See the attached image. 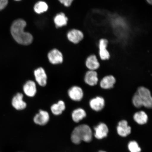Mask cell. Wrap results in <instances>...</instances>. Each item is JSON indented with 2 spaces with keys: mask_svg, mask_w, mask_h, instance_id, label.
<instances>
[{
  "mask_svg": "<svg viewBox=\"0 0 152 152\" xmlns=\"http://www.w3.org/2000/svg\"><path fill=\"white\" fill-rule=\"evenodd\" d=\"M86 65L90 71H95L99 67L100 64L96 56L94 55H92L87 58Z\"/></svg>",
  "mask_w": 152,
  "mask_h": 152,
  "instance_id": "cell-16",
  "label": "cell"
},
{
  "mask_svg": "<svg viewBox=\"0 0 152 152\" xmlns=\"http://www.w3.org/2000/svg\"></svg>",
  "mask_w": 152,
  "mask_h": 152,
  "instance_id": "cell-30",
  "label": "cell"
},
{
  "mask_svg": "<svg viewBox=\"0 0 152 152\" xmlns=\"http://www.w3.org/2000/svg\"><path fill=\"white\" fill-rule=\"evenodd\" d=\"M8 3V0H0V10L4 9Z\"/></svg>",
  "mask_w": 152,
  "mask_h": 152,
  "instance_id": "cell-26",
  "label": "cell"
},
{
  "mask_svg": "<svg viewBox=\"0 0 152 152\" xmlns=\"http://www.w3.org/2000/svg\"><path fill=\"white\" fill-rule=\"evenodd\" d=\"M98 79L97 72L94 71L87 72L85 77V83L91 86H94L97 84Z\"/></svg>",
  "mask_w": 152,
  "mask_h": 152,
  "instance_id": "cell-15",
  "label": "cell"
},
{
  "mask_svg": "<svg viewBox=\"0 0 152 152\" xmlns=\"http://www.w3.org/2000/svg\"><path fill=\"white\" fill-rule=\"evenodd\" d=\"M90 104L92 109L96 111H99L103 109L104 106V100L102 97L97 96L91 100Z\"/></svg>",
  "mask_w": 152,
  "mask_h": 152,
  "instance_id": "cell-14",
  "label": "cell"
},
{
  "mask_svg": "<svg viewBox=\"0 0 152 152\" xmlns=\"http://www.w3.org/2000/svg\"><path fill=\"white\" fill-rule=\"evenodd\" d=\"M137 92L140 96L143 106L150 109L152 106V98L151 92L147 88L144 87H140Z\"/></svg>",
  "mask_w": 152,
  "mask_h": 152,
  "instance_id": "cell-3",
  "label": "cell"
},
{
  "mask_svg": "<svg viewBox=\"0 0 152 152\" xmlns=\"http://www.w3.org/2000/svg\"><path fill=\"white\" fill-rule=\"evenodd\" d=\"M48 58L49 62L54 64H61L63 61V56L62 53L56 49L49 53Z\"/></svg>",
  "mask_w": 152,
  "mask_h": 152,
  "instance_id": "cell-9",
  "label": "cell"
},
{
  "mask_svg": "<svg viewBox=\"0 0 152 152\" xmlns=\"http://www.w3.org/2000/svg\"><path fill=\"white\" fill-rule=\"evenodd\" d=\"M108 41L105 39H101L99 43V54L100 58L102 60H105L109 59L110 54L106 48L107 47Z\"/></svg>",
  "mask_w": 152,
  "mask_h": 152,
  "instance_id": "cell-7",
  "label": "cell"
},
{
  "mask_svg": "<svg viewBox=\"0 0 152 152\" xmlns=\"http://www.w3.org/2000/svg\"><path fill=\"white\" fill-rule=\"evenodd\" d=\"M97 152H107L106 151H98Z\"/></svg>",
  "mask_w": 152,
  "mask_h": 152,
  "instance_id": "cell-28",
  "label": "cell"
},
{
  "mask_svg": "<svg viewBox=\"0 0 152 152\" xmlns=\"http://www.w3.org/2000/svg\"><path fill=\"white\" fill-rule=\"evenodd\" d=\"M86 116V113L85 110L81 108L76 109L72 113V119L75 123H79Z\"/></svg>",
  "mask_w": 152,
  "mask_h": 152,
  "instance_id": "cell-20",
  "label": "cell"
},
{
  "mask_svg": "<svg viewBox=\"0 0 152 152\" xmlns=\"http://www.w3.org/2000/svg\"><path fill=\"white\" fill-rule=\"evenodd\" d=\"M36 81L41 86H45L47 83V75L43 68L39 67L34 72Z\"/></svg>",
  "mask_w": 152,
  "mask_h": 152,
  "instance_id": "cell-8",
  "label": "cell"
},
{
  "mask_svg": "<svg viewBox=\"0 0 152 152\" xmlns=\"http://www.w3.org/2000/svg\"><path fill=\"white\" fill-rule=\"evenodd\" d=\"M84 37L83 32L80 30L74 29L68 32L67 37L71 42L77 44L80 42Z\"/></svg>",
  "mask_w": 152,
  "mask_h": 152,
  "instance_id": "cell-12",
  "label": "cell"
},
{
  "mask_svg": "<svg viewBox=\"0 0 152 152\" xmlns=\"http://www.w3.org/2000/svg\"><path fill=\"white\" fill-rule=\"evenodd\" d=\"M147 2L150 4L151 5L152 3V0H147Z\"/></svg>",
  "mask_w": 152,
  "mask_h": 152,
  "instance_id": "cell-27",
  "label": "cell"
},
{
  "mask_svg": "<svg viewBox=\"0 0 152 152\" xmlns=\"http://www.w3.org/2000/svg\"><path fill=\"white\" fill-rule=\"evenodd\" d=\"M48 5L44 1H40L34 6V10L37 14H40L46 11L48 9Z\"/></svg>",
  "mask_w": 152,
  "mask_h": 152,
  "instance_id": "cell-22",
  "label": "cell"
},
{
  "mask_svg": "<svg viewBox=\"0 0 152 152\" xmlns=\"http://www.w3.org/2000/svg\"><path fill=\"white\" fill-rule=\"evenodd\" d=\"M118 134L122 137H126L131 134L132 128L129 126L128 121L126 120L120 121L117 127Z\"/></svg>",
  "mask_w": 152,
  "mask_h": 152,
  "instance_id": "cell-5",
  "label": "cell"
},
{
  "mask_svg": "<svg viewBox=\"0 0 152 152\" xmlns=\"http://www.w3.org/2000/svg\"><path fill=\"white\" fill-rule=\"evenodd\" d=\"M132 102L135 107L137 108L141 107L143 106L142 102L139 95L137 92H136L133 96L132 98Z\"/></svg>",
  "mask_w": 152,
  "mask_h": 152,
  "instance_id": "cell-24",
  "label": "cell"
},
{
  "mask_svg": "<svg viewBox=\"0 0 152 152\" xmlns=\"http://www.w3.org/2000/svg\"><path fill=\"white\" fill-rule=\"evenodd\" d=\"M15 1H21V0H15Z\"/></svg>",
  "mask_w": 152,
  "mask_h": 152,
  "instance_id": "cell-29",
  "label": "cell"
},
{
  "mask_svg": "<svg viewBox=\"0 0 152 152\" xmlns=\"http://www.w3.org/2000/svg\"><path fill=\"white\" fill-rule=\"evenodd\" d=\"M134 119L138 124L140 125H144L147 122L148 116L145 112L140 111L134 114Z\"/></svg>",
  "mask_w": 152,
  "mask_h": 152,
  "instance_id": "cell-18",
  "label": "cell"
},
{
  "mask_svg": "<svg viewBox=\"0 0 152 152\" xmlns=\"http://www.w3.org/2000/svg\"><path fill=\"white\" fill-rule=\"evenodd\" d=\"M68 96L71 99L75 101H80L83 97V92L80 87H72L68 91Z\"/></svg>",
  "mask_w": 152,
  "mask_h": 152,
  "instance_id": "cell-10",
  "label": "cell"
},
{
  "mask_svg": "<svg viewBox=\"0 0 152 152\" xmlns=\"http://www.w3.org/2000/svg\"><path fill=\"white\" fill-rule=\"evenodd\" d=\"M93 134L92 129L88 125H79L73 129L71 135V140L73 144L79 145L82 142L89 143L92 141Z\"/></svg>",
  "mask_w": 152,
  "mask_h": 152,
  "instance_id": "cell-2",
  "label": "cell"
},
{
  "mask_svg": "<svg viewBox=\"0 0 152 152\" xmlns=\"http://www.w3.org/2000/svg\"><path fill=\"white\" fill-rule=\"evenodd\" d=\"M23 95L21 93H18L13 97L12 105L17 110H23L26 107V104L23 100Z\"/></svg>",
  "mask_w": 152,
  "mask_h": 152,
  "instance_id": "cell-11",
  "label": "cell"
},
{
  "mask_svg": "<svg viewBox=\"0 0 152 152\" xmlns=\"http://www.w3.org/2000/svg\"><path fill=\"white\" fill-rule=\"evenodd\" d=\"M58 1L65 6L68 7L71 5L73 0H58Z\"/></svg>",
  "mask_w": 152,
  "mask_h": 152,
  "instance_id": "cell-25",
  "label": "cell"
},
{
  "mask_svg": "<svg viewBox=\"0 0 152 152\" xmlns=\"http://www.w3.org/2000/svg\"><path fill=\"white\" fill-rule=\"evenodd\" d=\"M50 117L49 113L44 110H39L34 118V121L36 124L40 126H44L49 122Z\"/></svg>",
  "mask_w": 152,
  "mask_h": 152,
  "instance_id": "cell-6",
  "label": "cell"
},
{
  "mask_svg": "<svg viewBox=\"0 0 152 152\" xmlns=\"http://www.w3.org/2000/svg\"><path fill=\"white\" fill-rule=\"evenodd\" d=\"M94 136L98 140H102L107 137L109 129L107 125L103 123H100L94 128Z\"/></svg>",
  "mask_w": 152,
  "mask_h": 152,
  "instance_id": "cell-4",
  "label": "cell"
},
{
  "mask_svg": "<svg viewBox=\"0 0 152 152\" xmlns=\"http://www.w3.org/2000/svg\"><path fill=\"white\" fill-rule=\"evenodd\" d=\"M26 25L25 21L18 19L13 23L11 28V35L15 40L20 44L24 45H29L33 41L31 34L24 31Z\"/></svg>",
  "mask_w": 152,
  "mask_h": 152,
  "instance_id": "cell-1",
  "label": "cell"
},
{
  "mask_svg": "<svg viewBox=\"0 0 152 152\" xmlns=\"http://www.w3.org/2000/svg\"><path fill=\"white\" fill-rule=\"evenodd\" d=\"M24 94L28 96H34L37 92V86L34 82L32 80H29L26 82L23 87Z\"/></svg>",
  "mask_w": 152,
  "mask_h": 152,
  "instance_id": "cell-13",
  "label": "cell"
},
{
  "mask_svg": "<svg viewBox=\"0 0 152 152\" xmlns=\"http://www.w3.org/2000/svg\"><path fill=\"white\" fill-rule=\"evenodd\" d=\"M66 106L65 103L62 100L58 101V103L53 104L51 106V110L52 113L56 115H59L61 114L65 110Z\"/></svg>",
  "mask_w": 152,
  "mask_h": 152,
  "instance_id": "cell-19",
  "label": "cell"
},
{
  "mask_svg": "<svg viewBox=\"0 0 152 152\" xmlns=\"http://www.w3.org/2000/svg\"><path fill=\"white\" fill-rule=\"evenodd\" d=\"M68 19L63 13L58 14L55 17L54 21L57 28L61 27L66 25Z\"/></svg>",
  "mask_w": 152,
  "mask_h": 152,
  "instance_id": "cell-21",
  "label": "cell"
},
{
  "mask_svg": "<svg viewBox=\"0 0 152 152\" xmlns=\"http://www.w3.org/2000/svg\"><path fill=\"white\" fill-rule=\"evenodd\" d=\"M115 82V79L113 76H106L101 81L100 86L104 89H110L113 88Z\"/></svg>",
  "mask_w": 152,
  "mask_h": 152,
  "instance_id": "cell-17",
  "label": "cell"
},
{
  "mask_svg": "<svg viewBox=\"0 0 152 152\" xmlns=\"http://www.w3.org/2000/svg\"><path fill=\"white\" fill-rule=\"evenodd\" d=\"M128 148L130 152H141L142 149L138 142L133 140L129 142L128 144Z\"/></svg>",
  "mask_w": 152,
  "mask_h": 152,
  "instance_id": "cell-23",
  "label": "cell"
}]
</instances>
